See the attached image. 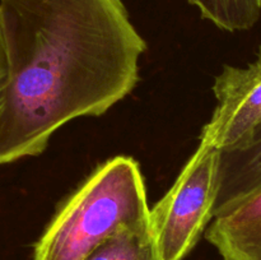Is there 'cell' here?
<instances>
[{
    "label": "cell",
    "instance_id": "ba28073f",
    "mask_svg": "<svg viewBox=\"0 0 261 260\" xmlns=\"http://www.w3.org/2000/svg\"><path fill=\"white\" fill-rule=\"evenodd\" d=\"M204 19L228 32L247 31L260 19L261 0H188Z\"/></svg>",
    "mask_w": 261,
    "mask_h": 260
},
{
    "label": "cell",
    "instance_id": "8992f818",
    "mask_svg": "<svg viewBox=\"0 0 261 260\" xmlns=\"http://www.w3.org/2000/svg\"><path fill=\"white\" fill-rule=\"evenodd\" d=\"M261 188V126L233 147L219 149L213 217Z\"/></svg>",
    "mask_w": 261,
    "mask_h": 260
},
{
    "label": "cell",
    "instance_id": "7a4b0ae2",
    "mask_svg": "<svg viewBox=\"0 0 261 260\" xmlns=\"http://www.w3.org/2000/svg\"><path fill=\"white\" fill-rule=\"evenodd\" d=\"M149 209L137 161L110 158L61 204L35 244L32 260H83L122 227L149 222Z\"/></svg>",
    "mask_w": 261,
    "mask_h": 260
},
{
    "label": "cell",
    "instance_id": "52a82bcc",
    "mask_svg": "<svg viewBox=\"0 0 261 260\" xmlns=\"http://www.w3.org/2000/svg\"><path fill=\"white\" fill-rule=\"evenodd\" d=\"M83 260H162L149 222L122 227Z\"/></svg>",
    "mask_w": 261,
    "mask_h": 260
},
{
    "label": "cell",
    "instance_id": "277c9868",
    "mask_svg": "<svg viewBox=\"0 0 261 260\" xmlns=\"http://www.w3.org/2000/svg\"><path fill=\"white\" fill-rule=\"evenodd\" d=\"M213 93L217 106L200 139L217 149L240 144L261 126V46L246 66L224 65L216 76Z\"/></svg>",
    "mask_w": 261,
    "mask_h": 260
},
{
    "label": "cell",
    "instance_id": "6da1fadb",
    "mask_svg": "<svg viewBox=\"0 0 261 260\" xmlns=\"http://www.w3.org/2000/svg\"><path fill=\"white\" fill-rule=\"evenodd\" d=\"M8 82L0 166L41 154L56 130L133 92L147 45L122 0H0Z\"/></svg>",
    "mask_w": 261,
    "mask_h": 260
},
{
    "label": "cell",
    "instance_id": "3957f363",
    "mask_svg": "<svg viewBox=\"0 0 261 260\" xmlns=\"http://www.w3.org/2000/svg\"><path fill=\"white\" fill-rule=\"evenodd\" d=\"M219 149L200 139L175 184L149 209V224L162 260H184L213 218Z\"/></svg>",
    "mask_w": 261,
    "mask_h": 260
},
{
    "label": "cell",
    "instance_id": "9c48e42d",
    "mask_svg": "<svg viewBox=\"0 0 261 260\" xmlns=\"http://www.w3.org/2000/svg\"><path fill=\"white\" fill-rule=\"evenodd\" d=\"M7 82H8V63H7V54H5L4 35H3L2 13H0V112H2L3 105H4Z\"/></svg>",
    "mask_w": 261,
    "mask_h": 260
},
{
    "label": "cell",
    "instance_id": "5b68a950",
    "mask_svg": "<svg viewBox=\"0 0 261 260\" xmlns=\"http://www.w3.org/2000/svg\"><path fill=\"white\" fill-rule=\"evenodd\" d=\"M205 239L222 260H261V188L213 217Z\"/></svg>",
    "mask_w": 261,
    "mask_h": 260
}]
</instances>
